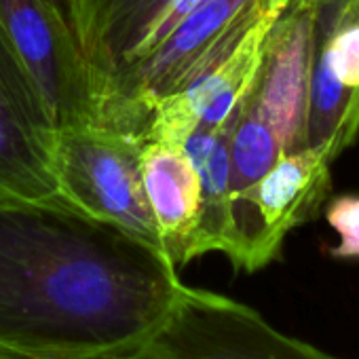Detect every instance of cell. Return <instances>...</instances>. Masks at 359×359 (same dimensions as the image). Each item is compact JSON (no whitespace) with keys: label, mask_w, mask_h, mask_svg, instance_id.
Here are the masks:
<instances>
[{"label":"cell","mask_w":359,"mask_h":359,"mask_svg":"<svg viewBox=\"0 0 359 359\" xmlns=\"http://www.w3.org/2000/svg\"><path fill=\"white\" fill-rule=\"evenodd\" d=\"M208 0H70L93 108Z\"/></svg>","instance_id":"obj_5"},{"label":"cell","mask_w":359,"mask_h":359,"mask_svg":"<svg viewBox=\"0 0 359 359\" xmlns=\"http://www.w3.org/2000/svg\"><path fill=\"white\" fill-rule=\"evenodd\" d=\"M187 283L131 233L62 199H0V359H91L154 332Z\"/></svg>","instance_id":"obj_1"},{"label":"cell","mask_w":359,"mask_h":359,"mask_svg":"<svg viewBox=\"0 0 359 359\" xmlns=\"http://www.w3.org/2000/svg\"><path fill=\"white\" fill-rule=\"evenodd\" d=\"M342 152L332 142L281 154L245 201L231 212L229 262L256 273L281 256L287 235L311 222L332 191V163Z\"/></svg>","instance_id":"obj_4"},{"label":"cell","mask_w":359,"mask_h":359,"mask_svg":"<svg viewBox=\"0 0 359 359\" xmlns=\"http://www.w3.org/2000/svg\"><path fill=\"white\" fill-rule=\"evenodd\" d=\"M315 9V0H290L266 36L254 85L256 104L271 125L281 154L306 148Z\"/></svg>","instance_id":"obj_8"},{"label":"cell","mask_w":359,"mask_h":359,"mask_svg":"<svg viewBox=\"0 0 359 359\" xmlns=\"http://www.w3.org/2000/svg\"><path fill=\"white\" fill-rule=\"evenodd\" d=\"M0 24L39 85L55 129L91 125L70 0H0Z\"/></svg>","instance_id":"obj_6"},{"label":"cell","mask_w":359,"mask_h":359,"mask_svg":"<svg viewBox=\"0 0 359 359\" xmlns=\"http://www.w3.org/2000/svg\"><path fill=\"white\" fill-rule=\"evenodd\" d=\"M142 182L156 222L163 254L180 269L195 258L199 220V173L182 148L142 142Z\"/></svg>","instance_id":"obj_9"},{"label":"cell","mask_w":359,"mask_h":359,"mask_svg":"<svg viewBox=\"0 0 359 359\" xmlns=\"http://www.w3.org/2000/svg\"><path fill=\"white\" fill-rule=\"evenodd\" d=\"M91 359H340L275 327L254 306L187 285L167 319L140 342Z\"/></svg>","instance_id":"obj_2"},{"label":"cell","mask_w":359,"mask_h":359,"mask_svg":"<svg viewBox=\"0 0 359 359\" xmlns=\"http://www.w3.org/2000/svg\"><path fill=\"white\" fill-rule=\"evenodd\" d=\"M325 222L338 235L330 252L338 260H359V195H338L325 201Z\"/></svg>","instance_id":"obj_11"},{"label":"cell","mask_w":359,"mask_h":359,"mask_svg":"<svg viewBox=\"0 0 359 359\" xmlns=\"http://www.w3.org/2000/svg\"><path fill=\"white\" fill-rule=\"evenodd\" d=\"M281 156L279 142L262 116L254 89L241 104L237 118L229 137V195H231V212L241 201L250 197L256 184L271 171V167Z\"/></svg>","instance_id":"obj_10"},{"label":"cell","mask_w":359,"mask_h":359,"mask_svg":"<svg viewBox=\"0 0 359 359\" xmlns=\"http://www.w3.org/2000/svg\"><path fill=\"white\" fill-rule=\"evenodd\" d=\"M55 175L66 203L163 252L142 182V142L97 125L62 129Z\"/></svg>","instance_id":"obj_3"},{"label":"cell","mask_w":359,"mask_h":359,"mask_svg":"<svg viewBox=\"0 0 359 359\" xmlns=\"http://www.w3.org/2000/svg\"><path fill=\"white\" fill-rule=\"evenodd\" d=\"M55 137L43 93L0 24V199H62Z\"/></svg>","instance_id":"obj_7"}]
</instances>
